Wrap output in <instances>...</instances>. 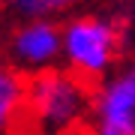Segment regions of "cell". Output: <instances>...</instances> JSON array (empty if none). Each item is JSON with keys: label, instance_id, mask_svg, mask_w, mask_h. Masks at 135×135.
Instances as JSON below:
<instances>
[{"label": "cell", "instance_id": "5b68a950", "mask_svg": "<svg viewBox=\"0 0 135 135\" xmlns=\"http://www.w3.org/2000/svg\"><path fill=\"white\" fill-rule=\"evenodd\" d=\"M27 111V81L21 78V69L0 63V135H6Z\"/></svg>", "mask_w": 135, "mask_h": 135}, {"label": "cell", "instance_id": "7a4b0ae2", "mask_svg": "<svg viewBox=\"0 0 135 135\" xmlns=\"http://www.w3.org/2000/svg\"><path fill=\"white\" fill-rule=\"evenodd\" d=\"M123 51V27L117 18L96 12L72 15L63 24V60L66 69L87 81H102L117 69Z\"/></svg>", "mask_w": 135, "mask_h": 135}, {"label": "cell", "instance_id": "6da1fadb", "mask_svg": "<svg viewBox=\"0 0 135 135\" xmlns=\"http://www.w3.org/2000/svg\"><path fill=\"white\" fill-rule=\"evenodd\" d=\"M93 105L87 78L72 69H45L27 81V111L42 135H63L84 120Z\"/></svg>", "mask_w": 135, "mask_h": 135}, {"label": "cell", "instance_id": "277c9868", "mask_svg": "<svg viewBox=\"0 0 135 135\" xmlns=\"http://www.w3.org/2000/svg\"><path fill=\"white\" fill-rule=\"evenodd\" d=\"M12 66L21 72H45L63 57V27L54 18H27L9 36Z\"/></svg>", "mask_w": 135, "mask_h": 135}, {"label": "cell", "instance_id": "8992f818", "mask_svg": "<svg viewBox=\"0 0 135 135\" xmlns=\"http://www.w3.org/2000/svg\"><path fill=\"white\" fill-rule=\"evenodd\" d=\"M9 15H15L18 21L27 18H57V15H66L75 6V0H0Z\"/></svg>", "mask_w": 135, "mask_h": 135}, {"label": "cell", "instance_id": "3957f363", "mask_svg": "<svg viewBox=\"0 0 135 135\" xmlns=\"http://www.w3.org/2000/svg\"><path fill=\"white\" fill-rule=\"evenodd\" d=\"M90 120L93 135H135V57L99 81Z\"/></svg>", "mask_w": 135, "mask_h": 135}]
</instances>
